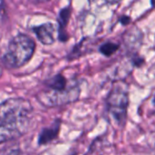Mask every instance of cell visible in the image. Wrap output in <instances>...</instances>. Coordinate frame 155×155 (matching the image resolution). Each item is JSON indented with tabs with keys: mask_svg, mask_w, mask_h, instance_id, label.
Masks as SVG:
<instances>
[{
	"mask_svg": "<svg viewBox=\"0 0 155 155\" xmlns=\"http://www.w3.org/2000/svg\"><path fill=\"white\" fill-rule=\"evenodd\" d=\"M150 3H151V6L155 8V0H150Z\"/></svg>",
	"mask_w": 155,
	"mask_h": 155,
	"instance_id": "15",
	"label": "cell"
},
{
	"mask_svg": "<svg viewBox=\"0 0 155 155\" xmlns=\"http://www.w3.org/2000/svg\"><path fill=\"white\" fill-rule=\"evenodd\" d=\"M105 1L109 4H117L120 1V0H105Z\"/></svg>",
	"mask_w": 155,
	"mask_h": 155,
	"instance_id": "13",
	"label": "cell"
},
{
	"mask_svg": "<svg viewBox=\"0 0 155 155\" xmlns=\"http://www.w3.org/2000/svg\"><path fill=\"white\" fill-rule=\"evenodd\" d=\"M23 134L15 128L8 125L0 120V143H4L8 140H16Z\"/></svg>",
	"mask_w": 155,
	"mask_h": 155,
	"instance_id": "7",
	"label": "cell"
},
{
	"mask_svg": "<svg viewBox=\"0 0 155 155\" xmlns=\"http://www.w3.org/2000/svg\"><path fill=\"white\" fill-rule=\"evenodd\" d=\"M68 17H69V9H68V8H65V9L61 10L60 15H59V19H58V22H59L61 30H62V29L65 28V26L67 25Z\"/></svg>",
	"mask_w": 155,
	"mask_h": 155,
	"instance_id": "9",
	"label": "cell"
},
{
	"mask_svg": "<svg viewBox=\"0 0 155 155\" xmlns=\"http://www.w3.org/2000/svg\"><path fill=\"white\" fill-rule=\"evenodd\" d=\"M80 94L81 87L75 78L57 74L45 81L37 99L42 105L51 108L72 103L79 99Z\"/></svg>",
	"mask_w": 155,
	"mask_h": 155,
	"instance_id": "1",
	"label": "cell"
},
{
	"mask_svg": "<svg viewBox=\"0 0 155 155\" xmlns=\"http://www.w3.org/2000/svg\"><path fill=\"white\" fill-rule=\"evenodd\" d=\"M131 63L134 67H137V68H140L141 67L143 64H144V58L138 56V55H135L132 58H131Z\"/></svg>",
	"mask_w": 155,
	"mask_h": 155,
	"instance_id": "10",
	"label": "cell"
},
{
	"mask_svg": "<svg viewBox=\"0 0 155 155\" xmlns=\"http://www.w3.org/2000/svg\"><path fill=\"white\" fill-rule=\"evenodd\" d=\"M60 130V120H56L49 127L42 129L38 135V144L39 145H46L52 140H54L59 132Z\"/></svg>",
	"mask_w": 155,
	"mask_h": 155,
	"instance_id": "6",
	"label": "cell"
},
{
	"mask_svg": "<svg viewBox=\"0 0 155 155\" xmlns=\"http://www.w3.org/2000/svg\"><path fill=\"white\" fill-rule=\"evenodd\" d=\"M2 73H3V69H2V67L0 66V77L2 76Z\"/></svg>",
	"mask_w": 155,
	"mask_h": 155,
	"instance_id": "17",
	"label": "cell"
},
{
	"mask_svg": "<svg viewBox=\"0 0 155 155\" xmlns=\"http://www.w3.org/2000/svg\"><path fill=\"white\" fill-rule=\"evenodd\" d=\"M38 2H40V3H44V2H48V0H37Z\"/></svg>",
	"mask_w": 155,
	"mask_h": 155,
	"instance_id": "16",
	"label": "cell"
},
{
	"mask_svg": "<svg viewBox=\"0 0 155 155\" xmlns=\"http://www.w3.org/2000/svg\"><path fill=\"white\" fill-rule=\"evenodd\" d=\"M106 111L110 121L119 127L124 126L127 120L129 107V91L124 83H115L107 95Z\"/></svg>",
	"mask_w": 155,
	"mask_h": 155,
	"instance_id": "4",
	"label": "cell"
},
{
	"mask_svg": "<svg viewBox=\"0 0 155 155\" xmlns=\"http://www.w3.org/2000/svg\"><path fill=\"white\" fill-rule=\"evenodd\" d=\"M120 22L123 24V25H128L130 22V18L127 16H124L120 18Z\"/></svg>",
	"mask_w": 155,
	"mask_h": 155,
	"instance_id": "12",
	"label": "cell"
},
{
	"mask_svg": "<svg viewBox=\"0 0 155 155\" xmlns=\"http://www.w3.org/2000/svg\"><path fill=\"white\" fill-rule=\"evenodd\" d=\"M38 39L44 45H52L55 42L56 29L53 24L45 23L33 28Z\"/></svg>",
	"mask_w": 155,
	"mask_h": 155,
	"instance_id": "5",
	"label": "cell"
},
{
	"mask_svg": "<svg viewBox=\"0 0 155 155\" xmlns=\"http://www.w3.org/2000/svg\"><path fill=\"white\" fill-rule=\"evenodd\" d=\"M35 48L36 44L31 38L19 34L9 42L8 50L2 57V62L9 68H21L31 59Z\"/></svg>",
	"mask_w": 155,
	"mask_h": 155,
	"instance_id": "3",
	"label": "cell"
},
{
	"mask_svg": "<svg viewBox=\"0 0 155 155\" xmlns=\"http://www.w3.org/2000/svg\"><path fill=\"white\" fill-rule=\"evenodd\" d=\"M32 112V104L23 98H9L0 103V120L22 134L28 129Z\"/></svg>",
	"mask_w": 155,
	"mask_h": 155,
	"instance_id": "2",
	"label": "cell"
},
{
	"mask_svg": "<svg viewBox=\"0 0 155 155\" xmlns=\"http://www.w3.org/2000/svg\"><path fill=\"white\" fill-rule=\"evenodd\" d=\"M6 15V10H5V3L4 0H0V25L3 22Z\"/></svg>",
	"mask_w": 155,
	"mask_h": 155,
	"instance_id": "11",
	"label": "cell"
},
{
	"mask_svg": "<svg viewBox=\"0 0 155 155\" xmlns=\"http://www.w3.org/2000/svg\"><path fill=\"white\" fill-rule=\"evenodd\" d=\"M119 48H120V45L118 43L108 41L100 47V52L105 57H110L114 53H116Z\"/></svg>",
	"mask_w": 155,
	"mask_h": 155,
	"instance_id": "8",
	"label": "cell"
},
{
	"mask_svg": "<svg viewBox=\"0 0 155 155\" xmlns=\"http://www.w3.org/2000/svg\"><path fill=\"white\" fill-rule=\"evenodd\" d=\"M151 102H152V105H153V106L155 107V93H154V95H153V97H152Z\"/></svg>",
	"mask_w": 155,
	"mask_h": 155,
	"instance_id": "14",
	"label": "cell"
}]
</instances>
